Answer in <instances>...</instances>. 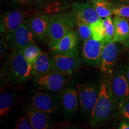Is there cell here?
I'll use <instances>...</instances> for the list:
<instances>
[{
  "instance_id": "ffe728a7",
  "label": "cell",
  "mask_w": 129,
  "mask_h": 129,
  "mask_svg": "<svg viewBox=\"0 0 129 129\" xmlns=\"http://www.w3.org/2000/svg\"><path fill=\"white\" fill-rule=\"evenodd\" d=\"M90 3L102 19L106 18L113 14L115 6L109 0H90Z\"/></svg>"
},
{
  "instance_id": "9c48e42d",
  "label": "cell",
  "mask_w": 129,
  "mask_h": 129,
  "mask_svg": "<svg viewBox=\"0 0 129 129\" xmlns=\"http://www.w3.org/2000/svg\"><path fill=\"white\" fill-rule=\"evenodd\" d=\"M112 91L118 107L129 99V83L123 69L117 70L111 81Z\"/></svg>"
},
{
  "instance_id": "f546056e",
  "label": "cell",
  "mask_w": 129,
  "mask_h": 129,
  "mask_svg": "<svg viewBox=\"0 0 129 129\" xmlns=\"http://www.w3.org/2000/svg\"><path fill=\"white\" fill-rule=\"evenodd\" d=\"M9 1L10 3L20 6H27L29 4L32 3V0H9Z\"/></svg>"
},
{
  "instance_id": "ba28073f",
  "label": "cell",
  "mask_w": 129,
  "mask_h": 129,
  "mask_svg": "<svg viewBox=\"0 0 129 129\" xmlns=\"http://www.w3.org/2000/svg\"><path fill=\"white\" fill-rule=\"evenodd\" d=\"M77 88L81 109L90 115L99 96L100 88L94 85L78 84Z\"/></svg>"
},
{
  "instance_id": "8d00e7d4",
  "label": "cell",
  "mask_w": 129,
  "mask_h": 129,
  "mask_svg": "<svg viewBox=\"0 0 129 129\" xmlns=\"http://www.w3.org/2000/svg\"><path fill=\"white\" fill-rule=\"evenodd\" d=\"M128 56H129V54H128Z\"/></svg>"
},
{
  "instance_id": "d4e9b609",
  "label": "cell",
  "mask_w": 129,
  "mask_h": 129,
  "mask_svg": "<svg viewBox=\"0 0 129 129\" xmlns=\"http://www.w3.org/2000/svg\"><path fill=\"white\" fill-rule=\"evenodd\" d=\"M77 19V18H76ZM76 25L78 29V33L79 36L82 40V41H85L91 38V31L90 28V25L84 22V21L77 19Z\"/></svg>"
},
{
  "instance_id": "603a6c76",
  "label": "cell",
  "mask_w": 129,
  "mask_h": 129,
  "mask_svg": "<svg viewBox=\"0 0 129 129\" xmlns=\"http://www.w3.org/2000/svg\"><path fill=\"white\" fill-rule=\"evenodd\" d=\"M91 37L97 41H103L105 35V28L103 22V19H100L90 25Z\"/></svg>"
},
{
  "instance_id": "8fae6325",
  "label": "cell",
  "mask_w": 129,
  "mask_h": 129,
  "mask_svg": "<svg viewBox=\"0 0 129 129\" xmlns=\"http://www.w3.org/2000/svg\"><path fill=\"white\" fill-rule=\"evenodd\" d=\"M79 34L74 29L71 30L51 48L53 52L71 56H78Z\"/></svg>"
},
{
  "instance_id": "52a82bcc",
  "label": "cell",
  "mask_w": 129,
  "mask_h": 129,
  "mask_svg": "<svg viewBox=\"0 0 129 129\" xmlns=\"http://www.w3.org/2000/svg\"><path fill=\"white\" fill-rule=\"evenodd\" d=\"M6 41L13 50H20L30 44L35 43L33 34L24 22L13 32L6 34Z\"/></svg>"
},
{
  "instance_id": "7402d4cb",
  "label": "cell",
  "mask_w": 129,
  "mask_h": 129,
  "mask_svg": "<svg viewBox=\"0 0 129 129\" xmlns=\"http://www.w3.org/2000/svg\"><path fill=\"white\" fill-rule=\"evenodd\" d=\"M19 50L32 65L42 52L41 50L35 43L28 45Z\"/></svg>"
},
{
  "instance_id": "30bf717a",
  "label": "cell",
  "mask_w": 129,
  "mask_h": 129,
  "mask_svg": "<svg viewBox=\"0 0 129 129\" xmlns=\"http://www.w3.org/2000/svg\"><path fill=\"white\" fill-rule=\"evenodd\" d=\"M105 46L102 42L97 41L92 37L84 42L82 56L85 63L90 67L99 65Z\"/></svg>"
},
{
  "instance_id": "d590c367",
  "label": "cell",
  "mask_w": 129,
  "mask_h": 129,
  "mask_svg": "<svg viewBox=\"0 0 129 129\" xmlns=\"http://www.w3.org/2000/svg\"><path fill=\"white\" fill-rule=\"evenodd\" d=\"M128 22H129V19H128Z\"/></svg>"
},
{
  "instance_id": "ac0fdd59",
  "label": "cell",
  "mask_w": 129,
  "mask_h": 129,
  "mask_svg": "<svg viewBox=\"0 0 129 129\" xmlns=\"http://www.w3.org/2000/svg\"><path fill=\"white\" fill-rule=\"evenodd\" d=\"M115 29L114 41L124 44L129 39V22L128 19L115 16L113 19Z\"/></svg>"
},
{
  "instance_id": "d6a6232c",
  "label": "cell",
  "mask_w": 129,
  "mask_h": 129,
  "mask_svg": "<svg viewBox=\"0 0 129 129\" xmlns=\"http://www.w3.org/2000/svg\"><path fill=\"white\" fill-rule=\"evenodd\" d=\"M124 71H125V76H126V78L127 79V80H128V82L129 83V63L127 64V66H126V67H125Z\"/></svg>"
},
{
  "instance_id": "3957f363",
  "label": "cell",
  "mask_w": 129,
  "mask_h": 129,
  "mask_svg": "<svg viewBox=\"0 0 129 129\" xmlns=\"http://www.w3.org/2000/svg\"><path fill=\"white\" fill-rule=\"evenodd\" d=\"M74 12L57 13L50 16L46 42L50 49L76 25Z\"/></svg>"
},
{
  "instance_id": "6da1fadb",
  "label": "cell",
  "mask_w": 129,
  "mask_h": 129,
  "mask_svg": "<svg viewBox=\"0 0 129 129\" xmlns=\"http://www.w3.org/2000/svg\"><path fill=\"white\" fill-rule=\"evenodd\" d=\"M32 65L19 50H13L1 71L4 83L19 84L28 80L32 75Z\"/></svg>"
},
{
  "instance_id": "836d02e7",
  "label": "cell",
  "mask_w": 129,
  "mask_h": 129,
  "mask_svg": "<svg viewBox=\"0 0 129 129\" xmlns=\"http://www.w3.org/2000/svg\"><path fill=\"white\" fill-rule=\"evenodd\" d=\"M124 47H125L127 48H128V49H129V39L127 40L126 43H125L124 44Z\"/></svg>"
},
{
  "instance_id": "5bb4252c",
  "label": "cell",
  "mask_w": 129,
  "mask_h": 129,
  "mask_svg": "<svg viewBox=\"0 0 129 129\" xmlns=\"http://www.w3.org/2000/svg\"><path fill=\"white\" fill-rule=\"evenodd\" d=\"M25 114L34 129H50L54 127V122L49 114L31 106L25 109Z\"/></svg>"
},
{
  "instance_id": "484cf974",
  "label": "cell",
  "mask_w": 129,
  "mask_h": 129,
  "mask_svg": "<svg viewBox=\"0 0 129 129\" xmlns=\"http://www.w3.org/2000/svg\"><path fill=\"white\" fill-rule=\"evenodd\" d=\"M113 14L129 19V4L116 5L113 9Z\"/></svg>"
},
{
  "instance_id": "d6986e66",
  "label": "cell",
  "mask_w": 129,
  "mask_h": 129,
  "mask_svg": "<svg viewBox=\"0 0 129 129\" xmlns=\"http://www.w3.org/2000/svg\"><path fill=\"white\" fill-rule=\"evenodd\" d=\"M52 71L50 56L42 51L35 62L32 64V75L35 78L44 75Z\"/></svg>"
},
{
  "instance_id": "7a4b0ae2",
  "label": "cell",
  "mask_w": 129,
  "mask_h": 129,
  "mask_svg": "<svg viewBox=\"0 0 129 129\" xmlns=\"http://www.w3.org/2000/svg\"><path fill=\"white\" fill-rule=\"evenodd\" d=\"M116 106L118 105L111 88V81H103L98 99L90 115V123L91 126L94 127L108 120L114 112Z\"/></svg>"
},
{
  "instance_id": "4dcf8cb0",
  "label": "cell",
  "mask_w": 129,
  "mask_h": 129,
  "mask_svg": "<svg viewBox=\"0 0 129 129\" xmlns=\"http://www.w3.org/2000/svg\"><path fill=\"white\" fill-rule=\"evenodd\" d=\"M117 128L119 129H129V120H122L118 124Z\"/></svg>"
},
{
  "instance_id": "83f0119b",
  "label": "cell",
  "mask_w": 129,
  "mask_h": 129,
  "mask_svg": "<svg viewBox=\"0 0 129 129\" xmlns=\"http://www.w3.org/2000/svg\"><path fill=\"white\" fill-rule=\"evenodd\" d=\"M122 120H129V99L119 106Z\"/></svg>"
},
{
  "instance_id": "9a60e30c",
  "label": "cell",
  "mask_w": 129,
  "mask_h": 129,
  "mask_svg": "<svg viewBox=\"0 0 129 129\" xmlns=\"http://www.w3.org/2000/svg\"><path fill=\"white\" fill-rule=\"evenodd\" d=\"M78 92L76 88L67 87L60 94L62 109L64 116L70 118L78 110Z\"/></svg>"
},
{
  "instance_id": "e575fe53",
  "label": "cell",
  "mask_w": 129,
  "mask_h": 129,
  "mask_svg": "<svg viewBox=\"0 0 129 129\" xmlns=\"http://www.w3.org/2000/svg\"><path fill=\"white\" fill-rule=\"evenodd\" d=\"M129 4V0H128V1H127V2L126 3H125V4Z\"/></svg>"
},
{
  "instance_id": "277c9868",
  "label": "cell",
  "mask_w": 129,
  "mask_h": 129,
  "mask_svg": "<svg viewBox=\"0 0 129 129\" xmlns=\"http://www.w3.org/2000/svg\"><path fill=\"white\" fill-rule=\"evenodd\" d=\"M70 74L51 71L44 75L35 78L37 84L49 91L60 95L68 87Z\"/></svg>"
},
{
  "instance_id": "e0dca14e",
  "label": "cell",
  "mask_w": 129,
  "mask_h": 129,
  "mask_svg": "<svg viewBox=\"0 0 129 129\" xmlns=\"http://www.w3.org/2000/svg\"><path fill=\"white\" fill-rule=\"evenodd\" d=\"M72 12L76 18L91 25L101 19L91 3H74Z\"/></svg>"
},
{
  "instance_id": "cb8c5ba5",
  "label": "cell",
  "mask_w": 129,
  "mask_h": 129,
  "mask_svg": "<svg viewBox=\"0 0 129 129\" xmlns=\"http://www.w3.org/2000/svg\"><path fill=\"white\" fill-rule=\"evenodd\" d=\"M103 22L105 28V35L102 43L105 45L111 41H114V33L115 29L112 19L111 16L103 19Z\"/></svg>"
},
{
  "instance_id": "4316f807",
  "label": "cell",
  "mask_w": 129,
  "mask_h": 129,
  "mask_svg": "<svg viewBox=\"0 0 129 129\" xmlns=\"http://www.w3.org/2000/svg\"><path fill=\"white\" fill-rule=\"evenodd\" d=\"M16 129H34L28 118L20 116L17 119L15 124Z\"/></svg>"
},
{
  "instance_id": "1f68e13d",
  "label": "cell",
  "mask_w": 129,
  "mask_h": 129,
  "mask_svg": "<svg viewBox=\"0 0 129 129\" xmlns=\"http://www.w3.org/2000/svg\"><path fill=\"white\" fill-rule=\"evenodd\" d=\"M113 1L115 3L116 5H120L125 4L128 0H113Z\"/></svg>"
},
{
  "instance_id": "44dd1931",
  "label": "cell",
  "mask_w": 129,
  "mask_h": 129,
  "mask_svg": "<svg viewBox=\"0 0 129 129\" xmlns=\"http://www.w3.org/2000/svg\"><path fill=\"white\" fill-rule=\"evenodd\" d=\"M17 96L16 93L6 92L0 95V115L6 116L9 114L11 109L14 106Z\"/></svg>"
},
{
  "instance_id": "2e32d148",
  "label": "cell",
  "mask_w": 129,
  "mask_h": 129,
  "mask_svg": "<svg viewBox=\"0 0 129 129\" xmlns=\"http://www.w3.org/2000/svg\"><path fill=\"white\" fill-rule=\"evenodd\" d=\"M50 16L46 13H37L32 16L28 25L34 36L39 40H46Z\"/></svg>"
},
{
  "instance_id": "8992f818",
  "label": "cell",
  "mask_w": 129,
  "mask_h": 129,
  "mask_svg": "<svg viewBox=\"0 0 129 129\" xmlns=\"http://www.w3.org/2000/svg\"><path fill=\"white\" fill-rule=\"evenodd\" d=\"M49 56L52 71L72 75L82 67V62L79 56L63 54L52 51Z\"/></svg>"
},
{
  "instance_id": "4fadbf2b",
  "label": "cell",
  "mask_w": 129,
  "mask_h": 129,
  "mask_svg": "<svg viewBox=\"0 0 129 129\" xmlns=\"http://www.w3.org/2000/svg\"><path fill=\"white\" fill-rule=\"evenodd\" d=\"M119 54V48L117 42L111 41L105 44L102 53L99 68L104 73L112 72Z\"/></svg>"
},
{
  "instance_id": "5b68a950",
  "label": "cell",
  "mask_w": 129,
  "mask_h": 129,
  "mask_svg": "<svg viewBox=\"0 0 129 129\" xmlns=\"http://www.w3.org/2000/svg\"><path fill=\"white\" fill-rule=\"evenodd\" d=\"M31 105L48 114H54L60 108V96L46 89L40 90L32 97Z\"/></svg>"
},
{
  "instance_id": "f1b7e54d",
  "label": "cell",
  "mask_w": 129,
  "mask_h": 129,
  "mask_svg": "<svg viewBox=\"0 0 129 129\" xmlns=\"http://www.w3.org/2000/svg\"><path fill=\"white\" fill-rule=\"evenodd\" d=\"M57 2V0H32L31 4L36 6H46L50 5H53Z\"/></svg>"
},
{
  "instance_id": "7c38bea8",
  "label": "cell",
  "mask_w": 129,
  "mask_h": 129,
  "mask_svg": "<svg viewBox=\"0 0 129 129\" xmlns=\"http://www.w3.org/2000/svg\"><path fill=\"white\" fill-rule=\"evenodd\" d=\"M26 16L25 12L22 10L17 9L5 12L1 17V33L7 34L13 32L24 23Z\"/></svg>"
}]
</instances>
